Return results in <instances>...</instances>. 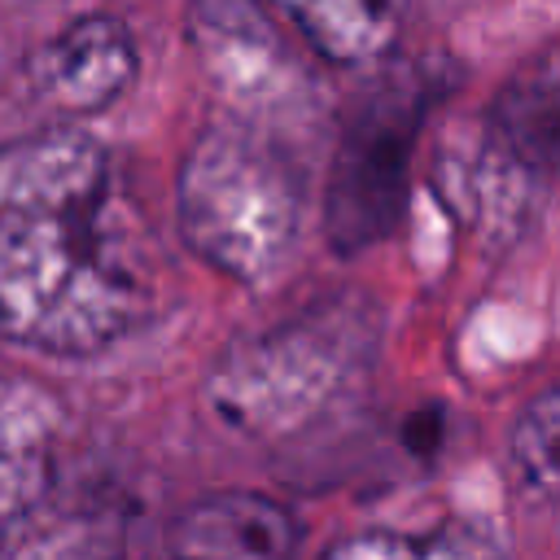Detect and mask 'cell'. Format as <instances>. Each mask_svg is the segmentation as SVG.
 <instances>
[{
  "instance_id": "obj_1",
  "label": "cell",
  "mask_w": 560,
  "mask_h": 560,
  "mask_svg": "<svg viewBox=\"0 0 560 560\" xmlns=\"http://www.w3.org/2000/svg\"><path fill=\"white\" fill-rule=\"evenodd\" d=\"M162 302V249L114 153L74 127L0 149V337L96 354Z\"/></svg>"
},
{
  "instance_id": "obj_2",
  "label": "cell",
  "mask_w": 560,
  "mask_h": 560,
  "mask_svg": "<svg viewBox=\"0 0 560 560\" xmlns=\"http://www.w3.org/2000/svg\"><path fill=\"white\" fill-rule=\"evenodd\" d=\"M175 219L188 249L214 271L271 280L302 228V179L262 122H210L175 175Z\"/></svg>"
},
{
  "instance_id": "obj_3",
  "label": "cell",
  "mask_w": 560,
  "mask_h": 560,
  "mask_svg": "<svg viewBox=\"0 0 560 560\" xmlns=\"http://www.w3.org/2000/svg\"><path fill=\"white\" fill-rule=\"evenodd\" d=\"M372 354V306L328 298L232 341L206 376V407L245 438H289L324 416L368 372Z\"/></svg>"
},
{
  "instance_id": "obj_4",
  "label": "cell",
  "mask_w": 560,
  "mask_h": 560,
  "mask_svg": "<svg viewBox=\"0 0 560 560\" xmlns=\"http://www.w3.org/2000/svg\"><path fill=\"white\" fill-rule=\"evenodd\" d=\"M438 92V74L398 66L354 105L324 188V228L332 249L359 254L394 232L407 201L411 153Z\"/></svg>"
},
{
  "instance_id": "obj_5",
  "label": "cell",
  "mask_w": 560,
  "mask_h": 560,
  "mask_svg": "<svg viewBox=\"0 0 560 560\" xmlns=\"http://www.w3.org/2000/svg\"><path fill=\"white\" fill-rule=\"evenodd\" d=\"M136 70H140L136 39L127 22L114 13L74 18L26 61V79L35 96L70 118H88L114 105L136 83Z\"/></svg>"
},
{
  "instance_id": "obj_6",
  "label": "cell",
  "mask_w": 560,
  "mask_h": 560,
  "mask_svg": "<svg viewBox=\"0 0 560 560\" xmlns=\"http://www.w3.org/2000/svg\"><path fill=\"white\" fill-rule=\"evenodd\" d=\"M298 521L254 490H219L184 503L140 560H293Z\"/></svg>"
},
{
  "instance_id": "obj_7",
  "label": "cell",
  "mask_w": 560,
  "mask_h": 560,
  "mask_svg": "<svg viewBox=\"0 0 560 560\" xmlns=\"http://www.w3.org/2000/svg\"><path fill=\"white\" fill-rule=\"evenodd\" d=\"M267 18V0H188V35L201 66L245 109L293 92V66Z\"/></svg>"
},
{
  "instance_id": "obj_8",
  "label": "cell",
  "mask_w": 560,
  "mask_h": 560,
  "mask_svg": "<svg viewBox=\"0 0 560 560\" xmlns=\"http://www.w3.org/2000/svg\"><path fill=\"white\" fill-rule=\"evenodd\" d=\"M127 499L105 481H52L4 534L0 560H122Z\"/></svg>"
},
{
  "instance_id": "obj_9",
  "label": "cell",
  "mask_w": 560,
  "mask_h": 560,
  "mask_svg": "<svg viewBox=\"0 0 560 560\" xmlns=\"http://www.w3.org/2000/svg\"><path fill=\"white\" fill-rule=\"evenodd\" d=\"M57 407L26 381H0V534L57 481Z\"/></svg>"
},
{
  "instance_id": "obj_10",
  "label": "cell",
  "mask_w": 560,
  "mask_h": 560,
  "mask_svg": "<svg viewBox=\"0 0 560 560\" xmlns=\"http://www.w3.org/2000/svg\"><path fill=\"white\" fill-rule=\"evenodd\" d=\"M490 131L525 171H560V44L529 57L494 96Z\"/></svg>"
},
{
  "instance_id": "obj_11",
  "label": "cell",
  "mask_w": 560,
  "mask_h": 560,
  "mask_svg": "<svg viewBox=\"0 0 560 560\" xmlns=\"http://www.w3.org/2000/svg\"><path fill=\"white\" fill-rule=\"evenodd\" d=\"M332 66H368L402 35L407 0H267Z\"/></svg>"
},
{
  "instance_id": "obj_12",
  "label": "cell",
  "mask_w": 560,
  "mask_h": 560,
  "mask_svg": "<svg viewBox=\"0 0 560 560\" xmlns=\"http://www.w3.org/2000/svg\"><path fill=\"white\" fill-rule=\"evenodd\" d=\"M319 560H508L477 521H438L429 529H363L332 542Z\"/></svg>"
},
{
  "instance_id": "obj_13",
  "label": "cell",
  "mask_w": 560,
  "mask_h": 560,
  "mask_svg": "<svg viewBox=\"0 0 560 560\" xmlns=\"http://www.w3.org/2000/svg\"><path fill=\"white\" fill-rule=\"evenodd\" d=\"M508 455L525 486L560 499V385L525 402L508 433Z\"/></svg>"
}]
</instances>
